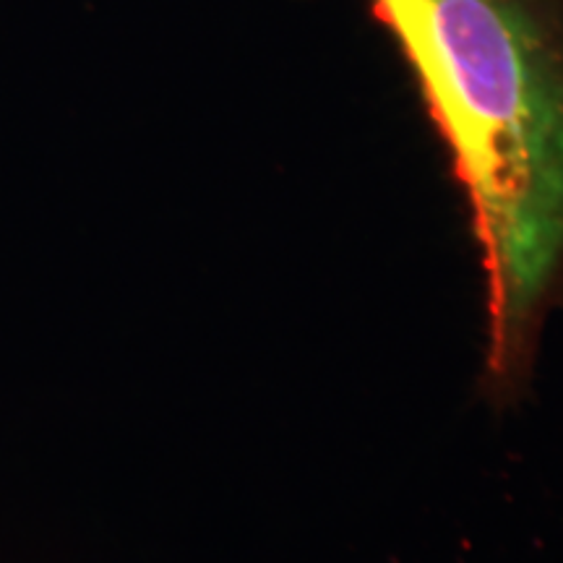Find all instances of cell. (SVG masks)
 Instances as JSON below:
<instances>
[{"label":"cell","instance_id":"cell-1","mask_svg":"<svg viewBox=\"0 0 563 563\" xmlns=\"http://www.w3.org/2000/svg\"><path fill=\"white\" fill-rule=\"evenodd\" d=\"M467 194L488 368L519 363L563 258V0H373Z\"/></svg>","mask_w":563,"mask_h":563}]
</instances>
